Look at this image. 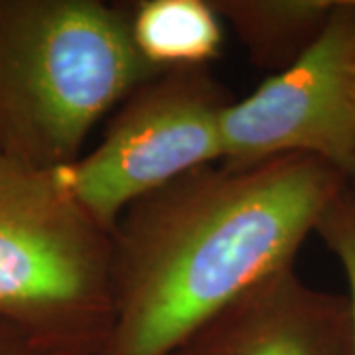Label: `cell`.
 Returning a JSON list of instances; mask_svg holds the SVG:
<instances>
[{
    "label": "cell",
    "instance_id": "1",
    "mask_svg": "<svg viewBox=\"0 0 355 355\" xmlns=\"http://www.w3.org/2000/svg\"><path fill=\"white\" fill-rule=\"evenodd\" d=\"M347 188L308 154L193 170L128 205L113 241V328L99 355H166L282 268Z\"/></svg>",
    "mask_w": 355,
    "mask_h": 355
},
{
    "label": "cell",
    "instance_id": "2",
    "mask_svg": "<svg viewBox=\"0 0 355 355\" xmlns=\"http://www.w3.org/2000/svg\"><path fill=\"white\" fill-rule=\"evenodd\" d=\"M130 12L101 0H0V162L60 170L150 79Z\"/></svg>",
    "mask_w": 355,
    "mask_h": 355
},
{
    "label": "cell",
    "instance_id": "3",
    "mask_svg": "<svg viewBox=\"0 0 355 355\" xmlns=\"http://www.w3.org/2000/svg\"><path fill=\"white\" fill-rule=\"evenodd\" d=\"M113 314L111 231L62 168L0 162V320L42 355H99Z\"/></svg>",
    "mask_w": 355,
    "mask_h": 355
},
{
    "label": "cell",
    "instance_id": "4",
    "mask_svg": "<svg viewBox=\"0 0 355 355\" xmlns=\"http://www.w3.org/2000/svg\"><path fill=\"white\" fill-rule=\"evenodd\" d=\"M233 101L207 67L156 73L119 105L101 142L62 168L67 188L113 233L137 200L223 162V119Z\"/></svg>",
    "mask_w": 355,
    "mask_h": 355
},
{
    "label": "cell",
    "instance_id": "5",
    "mask_svg": "<svg viewBox=\"0 0 355 355\" xmlns=\"http://www.w3.org/2000/svg\"><path fill=\"white\" fill-rule=\"evenodd\" d=\"M291 154L326 160L349 176L355 160V0H338L316 42L233 101L223 119V164Z\"/></svg>",
    "mask_w": 355,
    "mask_h": 355
},
{
    "label": "cell",
    "instance_id": "6",
    "mask_svg": "<svg viewBox=\"0 0 355 355\" xmlns=\"http://www.w3.org/2000/svg\"><path fill=\"white\" fill-rule=\"evenodd\" d=\"M166 355H354L347 294L282 268L203 322Z\"/></svg>",
    "mask_w": 355,
    "mask_h": 355
},
{
    "label": "cell",
    "instance_id": "7",
    "mask_svg": "<svg viewBox=\"0 0 355 355\" xmlns=\"http://www.w3.org/2000/svg\"><path fill=\"white\" fill-rule=\"evenodd\" d=\"M338 0H211L251 62L280 71L296 62L326 28Z\"/></svg>",
    "mask_w": 355,
    "mask_h": 355
},
{
    "label": "cell",
    "instance_id": "8",
    "mask_svg": "<svg viewBox=\"0 0 355 355\" xmlns=\"http://www.w3.org/2000/svg\"><path fill=\"white\" fill-rule=\"evenodd\" d=\"M128 12L135 48L158 71L207 67L223 48L225 24L211 0H142Z\"/></svg>",
    "mask_w": 355,
    "mask_h": 355
},
{
    "label": "cell",
    "instance_id": "9",
    "mask_svg": "<svg viewBox=\"0 0 355 355\" xmlns=\"http://www.w3.org/2000/svg\"><path fill=\"white\" fill-rule=\"evenodd\" d=\"M318 235L340 261L347 280V298L354 316V355H355V196L349 188L331 202L318 223Z\"/></svg>",
    "mask_w": 355,
    "mask_h": 355
},
{
    "label": "cell",
    "instance_id": "10",
    "mask_svg": "<svg viewBox=\"0 0 355 355\" xmlns=\"http://www.w3.org/2000/svg\"><path fill=\"white\" fill-rule=\"evenodd\" d=\"M0 355H42L24 336L0 320Z\"/></svg>",
    "mask_w": 355,
    "mask_h": 355
},
{
    "label": "cell",
    "instance_id": "11",
    "mask_svg": "<svg viewBox=\"0 0 355 355\" xmlns=\"http://www.w3.org/2000/svg\"><path fill=\"white\" fill-rule=\"evenodd\" d=\"M347 188H349L352 193L355 196V160H354V166H352V172H349V176H347Z\"/></svg>",
    "mask_w": 355,
    "mask_h": 355
}]
</instances>
